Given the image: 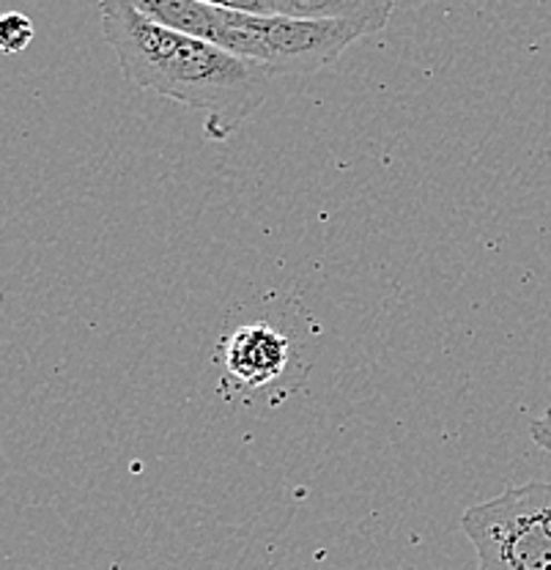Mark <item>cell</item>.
Returning <instances> with one entry per match:
<instances>
[{
  "mask_svg": "<svg viewBox=\"0 0 551 570\" xmlns=\"http://www.w3.org/2000/svg\"><path fill=\"white\" fill-rule=\"evenodd\" d=\"M200 3L220 6V9H234V11H250V14H266L264 0H200Z\"/></svg>",
  "mask_w": 551,
  "mask_h": 570,
  "instance_id": "8",
  "label": "cell"
},
{
  "mask_svg": "<svg viewBox=\"0 0 551 570\" xmlns=\"http://www.w3.org/2000/svg\"><path fill=\"white\" fill-rule=\"evenodd\" d=\"M266 14L313 22H352L365 36L384 31L395 11V0H264Z\"/></svg>",
  "mask_w": 551,
  "mask_h": 570,
  "instance_id": "5",
  "label": "cell"
},
{
  "mask_svg": "<svg viewBox=\"0 0 551 570\" xmlns=\"http://www.w3.org/2000/svg\"><path fill=\"white\" fill-rule=\"evenodd\" d=\"M144 3L148 0H99V6H132V9H140Z\"/></svg>",
  "mask_w": 551,
  "mask_h": 570,
  "instance_id": "9",
  "label": "cell"
},
{
  "mask_svg": "<svg viewBox=\"0 0 551 570\" xmlns=\"http://www.w3.org/2000/svg\"><path fill=\"white\" fill-rule=\"evenodd\" d=\"M146 17L195 39L247 58L272 77H307L332 67L348 47L363 39L352 22H313L277 14L220 9L200 0H148Z\"/></svg>",
  "mask_w": 551,
  "mask_h": 570,
  "instance_id": "2",
  "label": "cell"
},
{
  "mask_svg": "<svg viewBox=\"0 0 551 570\" xmlns=\"http://www.w3.org/2000/svg\"><path fill=\"white\" fill-rule=\"evenodd\" d=\"M530 436H532V442L543 450V453L551 455V406L541 414V417L532 420Z\"/></svg>",
  "mask_w": 551,
  "mask_h": 570,
  "instance_id": "7",
  "label": "cell"
},
{
  "mask_svg": "<svg viewBox=\"0 0 551 570\" xmlns=\"http://www.w3.org/2000/svg\"><path fill=\"white\" fill-rule=\"evenodd\" d=\"M33 22L28 14L20 11H9V14L0 17V50L6 56H17V52H26L28 45L33 41Z\"/></svg>",
  "mask_w": 551,
  "mask_h": 570,
  "instance_id": "6",
  "label": "cell"
},
{
  "mask_svg": "<svg viewBox=\"0 0 551 570\" xmlns=\"http://www.w3.org/2000/svg\"><path fill=\"white\" fill-rule=\"evenodd\" d=\"M223 365L234 382L260 390L277 382L288 365V341L272 324H245L223 343Z\"/></svg>",
  "mask_w": 551,
  "mask_h": 570,
  "instance_id": "4",
  "label": "cell"
},
{
  "mask_svg": "<svg viewBox=\"0 0 551 570\" xmlns=\"http://www.w3.org/2000/svg\"><path fill=\"white\" fill-rule=\"evenodd\" d=\"M478 570H551V483H527L461 515Z\"/></svg>",
  "mask_w": 551,
  "mask_h": 570,
  "instance_id": "3",
  "label": "cell"
},
{
  "mask_svg": "<svg viewBox=\"0 0 551 570\" xmlns=\"http://www.w3.org/2000/svg\"><path fill=\"white\" fill-rule=\"evenodd\" d=\"M124 80L204 116L206 138L228 140L269 99L275 77L247 58L195 39L132 6H99Z\"/></svg>",
  "mask_w": 551,
  "mask_h": 570,
  "instance_id": "1",
  "label": "cell"
}]
</instances>
